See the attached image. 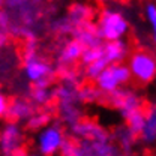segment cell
Returning <instances> with one entry per match:
<instances>
[{"instance_id": "6da1fadb", "label": "cell", "mask_w": 156, "mask_h": 156, "mask_svg": "<svg viewBox=\"0 0 156 156\" xmlns=\"http://www.w3.org/2000/svg\"><path fill=\"white\" fill-rule=\"evenodd\" d=\"M23 74L32 86H51L57 77L56 66L47 57L39 54L36 39L24 42Z\"/></svg>"}, {"instance_id": "7a4b0ae2", "label": "cell", "mask_w": 156, "mask_h": 156, "mask_svg": "<svg viewBox=\"0 0 156 156\" xmlns=\"http://www.w3.org/2000/svg\"><path fill=\"white\" fill-rule=\"evenodd\" d=\"M95 26L104 42L123 41L129 33V20L125 12L116 6H105L98 14Z\"/></svg>"}, {"instance_id": "3957f363", "label": "cell", "mask_w": 156, "mask_h": 156, "mask_svg": "<svg viewBox=\"0 0 156 156\" xmlns=\"http://www.w3.org/2000/svg\"><path fill=\"white\" fill-rule=\"evenodd\" d=\"M58 156H123L113 141L93 143L68 136Z\"/></svg>"}, {"instance_id": "277c9868", "label": "cell", "mask_w": 156, "mask_h": 156, "mask_svg": "<svg viewBox=\"0 0 156 156\" xmlns=\"http://www.w3.org/2000/svg\"><path fill=\"white\" fill-rule=\"evenodd\" d=\"M132 81L147 86L156 80V56L149 50H135L126 62Z\"/></svg>"}, {"instance_id": "5b68a950", "label": "cell", "mask_w": 156, "mask_h": 156, "mask_svg": "<svg viewBox=\"0 0 156 156\" xmlns=\"http://www.w3.org/2000/svg\"><path fill=\"white\" fill-rule=\"evenodd\" d=\"M68 136L69 135L65 131V126L58 122H53L51 125L36 132V150L41 156H58Z\"/></svg>"}, {"instance_id": "8992f818", "label": "cell", "mask_w": 156, "mask_h": 156, "mask_svg": "<svg viewBox=\"0 0 156 156\" xmlns=\"http://www.w3.org/2000/svg\"><path fill=\"white\" fill-rule=\"evenodd\" d=\"M131 81H132V77H131L128 65L126 63H117V65L107 66L102 71V74L96 78L95 84L102 92V95L107 98L113 93H116L120 89L128 87Z\"/></svg>"}, {"instance_id": "52a82bcc", "label": "cell", "mask_w": 156, "mask_h": 156, "mask_svg": "<svg viewBox=\"0 0 156 156\" xmlns=\"http://www.w3.org/2000/svg\"><path fill=\"white\" fill-rule=\"evenodd\" d=\"M26 134L15 122H6L0 128V156H26Z\"/></svg>"}, {"instance_id": "ba28073f", "label": "cell", "mask_w": 156, "mask_h": 156, "mask_svg": "<svg viewBox=\"0 0 156 156\" xmlns=\"http://www.w3.org/2000/svg\"><path fill=\"white\" fill-rule=\"evenodd\" d=\"M105 101L111 108L119 111L123 119H126L129 114H132L135 111L144 110L146 105H147L144 102L143 96L131 87H125V89L117 90L116 93L105 98Z\"/></svg>"}, {"instance_id": "9c48e42d", "label": "cell", "mask_w": 156, "mask_h": 156, "mask_svg": "<svg viewBox=\"0 0 156 156\" xmlns=\"http://www.w3.org/2000/svg\"><path fill=\"white\" fill-rule=\"evenodd\" d=\"M68 132L69 136L80 141H93V143L111 141V132L95 119L83 117L80 122L68 129Z\"/></svg>"}, {"instance_id": "30bf717a", "label": "cell", "mask_w": 156, "mask_h": 156, "mask_svg": "<svg viewBox=\"0 0 156 156\" xmlns=\"http://www.w3.org/2000/svg\"><path fill=\"white\" fill-rule=\"evenodd\" d=\"M84 47L77 39L71 38L65 41L57 50L56 54V69H65V68H78L77 65L81 63V57L84 53Z\"/></svg>"}, {"instance_id": "8fae6325", "label": "cell", "mask_w": 156, "mask_h": 156, "mask_svg": "<svg viewBox=\"0 0 156 156\" xmlns=\"http://www.w3.org/2000/svg\"><path fill=\"white\" fill-rule=\"evenodd\" d=\"M111 141L117 146L120 153L123 156H132L136 146L140 143V138L135 132H132L125 123L119 125L111 132Z\"/></svg>"}, {"instance_id": "7c38bea8", "label": "cell", "mask_w": 156, "mask_h": 156, "mask_svg": "<svg viewBox=\"0 0 156 156\" xmlns=\"http://www.w3.org/2000/svg\"><path fill=\"white\" fill-rule=\"evenodd\" d=\"M38 108L32 104V101L29 98L18 96L11 99L9 102V108H8V120L9 122H15V123H21V122H27L30 117L33 116V113Z\"/></svg>"}, {"instance_id": "4fadbf2b", "label": "cell", "mask_w": 156, "mask_h": 156, "mask_svg": "<svg viewBox=\"0 0 156 156\" xmlns=\"http://www.w3.org/2000/svg\"><path fill=\"white\" fill-rule=\"evenodd\" d=\"M65 17L71 23V26L74 27V32H75V29H78V27H83L86 24L93 23L95 11L90 5H87L84 2H75L69 6Z\"/></svg>"}, {"instance_id": "5bb4252c", "label": "cell", "mask_w": 156, "mask_h": 156, "mask_svg": "<svg viewBox=\"0 0 156 156\" xmlns=\"http://www.w3.org/2000/svg\"><path fill=\"white\" fill-rule=\"evenodd\" d=\"M144 113H146V119L138 138L143 146L153 147L156 146V102L147 104Z\"/></svg>"}, {"instance_id": "9a60e30c", "label": "cell", "mask_w": 156, "mask_h": 156, "mask_svg": "<svg viewBox=\"0 0 156 156\" xmlns=\"http://www.w3.org/2000/svg\"><path fill=\"white\" fill-rule=\"evenodd\" d=\"M129 54H131V50L125 39L102 44V57L108 65L125 63V60H128Z\"/></svg>"}, {"instance_id": "2e32d148", "label": "cell", "mask_w": 156, "mask_h": 156, "mask_svg": "<svg viewBox=\"0 0 156 156\" xmlns=\"http://www.w3.org/2000/svg\"><path fill=\"white\" fill-rule=\"evenodd\" d=\"M72 38L77 39L84 48H92V47H98V45L104 44V41L101 39L99 33H98L95 23H90V24H86L83 27L75 29V32L72 33Z\"/></svg>"}, {"instance_id": "e0dca14e", "label": "cell", "mask_w": 156, "mask_h": 156, "mask_svg": "<svg viewBox=\"0 0 156 156\" xmlns=\"http://www.w3.org/2000/svg\"><path fill=\"white\" fill-rule=\"evenodd\" d=\"M27 98L36 108H51L54 104V89L51 86H32Z\"/></svg>"}, {"instance_id": "ac0fdd59", "label": "cell", "mask_w": 156, "mask_h": 156, "mask_svg": "<svg viewBox=\"0 0 156 156\" xmlns=\"http://www.w3.org/2000/svg\"><path fill=\"white\" fill-rule=\"evenodd\" d=\"M78 98L81 105H95L101 104L105 101V96L102 95V92L96 87L95 83H81L78 87Z\"/></svg>"}, {"instance_id": "d6986e66", "label": "cell", "mask_w": 156, "mask_h": 156, "mask_svg": "<svg viewBox=\"0 0 156 156\" xmlns=\"http://www.w3.org/2000/svg\"><path fill=\"white\" fill-rule=\"evenodd\" d=\"M53 123V110L51 108H39L33 113V116L26 122V126L29 131L39 132L45 126Z\"/></svg>"}, {"instance_id": "ffe728a7", "label": "cell", "mask_w": 156, "mask_h": 156, "mask_svg": "<svg viewBox=\"0 0 156 156\" xmlns=\"http://www.w3.org/2000/svg\"><path fill=\"white\" fill-rule=\"evenodd\" d=\"M144 119H146L144 110H140V111H135V113H132V114H129L126 117L125 119V125L132 132H135L136 135H140V132L143 129V125H144Z\"/></svg>"}, {"instance_id": "44dd1931", "label": "cell", "mask_w": 156, "mask_h": 156, "mask_svg": "<svg viewBox=\"0 0 156 156\" xmlns=\"http://www.w3.org/2000/svg\"><path fill=\"white\" fill-rule=\"evenodd\" d=\"M102 57V45H98V47H92V48H86L84 53H83V57H81V63L80 66L84 68L90 63H95L99 58Z\"/></svg>"}, {"instance_id": "7402d4cb", "label": "cell", "mask_w": 156, "mask_h": 156, "mask_svg": "<svg viewBox=\"0 0 156 156\" xmlns=\"http://www.w3.org/2000/svg\"><path fill=\"white\" fill-rule=\"evenodd\" d=\"M144 17H146V21L147 24L150 26V30H152V39L156 45V3L150 2L146 5L144 8Z\"/></svg>"}, {"instance_id": "603a6c76", "label": "cell", "mask_w": 156, "mask_h": 156, "mask_svg": "<svg viewBox=\"0 0 156 156\" xmlns=\"http://www.w3.org/2000/svg\"><path fill=\"white\" fill-rule=\"evenodd\" d=\"M53 32L60 35V36H66V35L74 33V27L71 26V23L68 21L66 17H60L53 23Z\"/></svg>"}, {"instance_id": "cb8c5ba5", "label": "cell", "mask_w": 156, "mask_h": 156, "mask_svg": "<svg viewBox=\"0 0 156 156\" xmlns=\"http://www.w3.org/2000/svg\"><path fill=\"white\" fill-rule=\"evenodd\" d=\"M12 29H14V24H12V18L9 12L6 9H0V32L8 33Z\"/></svg>"}, {"instance_id": "d4e9b609", "label": "cell", "mask_w": 156, "mask_h": 156, "mask_svg": "<svg viewBox=\"0 0 156 156\" xmlns=\"http://www.w3.org/2000/svg\"><path fill=\"white\" fill-rule=\"evenodd\" d=\"M9 102H11V99L0 90V119L2 117H6L8 108H9Z\"/></svg>"}, {"instance_id": "484cf974", "label": "cell", "mask_w": 156, "mask_h": 156, "mask_svg": "<svg viewBox=\"0 0 156 156\" xmlns=\"http://www.w3.org/2000/svg\"><path fill=\"white\" fill-rule=\"evenodd\" d=\"M27 0H6V5L11 8V9H18L20 6H23Z\"/></svg>"}, {"instance_id": "4316f807", "label": "cell", "mask_w": 156, "mask_h": 156, "mask_svg": "<svg viewBox=\"0 0 156 156\" xmlns=\"http://www.w3.org/2000/svg\"><path fill=\"white\" fill-rule=\"evenodd\" d=\"M6 42H8V35L3 33V32H0V50L6 45Z\"/></svg>"}, {"instance_id": "83f0119b", "label": "cell", "mask_w": 156, "mask_h": 156, "mask_svg": "<svg viewBox=\"0 0 156 156\" xmlns=\"http://www.w3.org/2000/svg\"><path fill=\"white\" fill-rule=\"evenodd\" d=\"M39 2H42V0H39Z\"/></svg>"}]
</instances>
